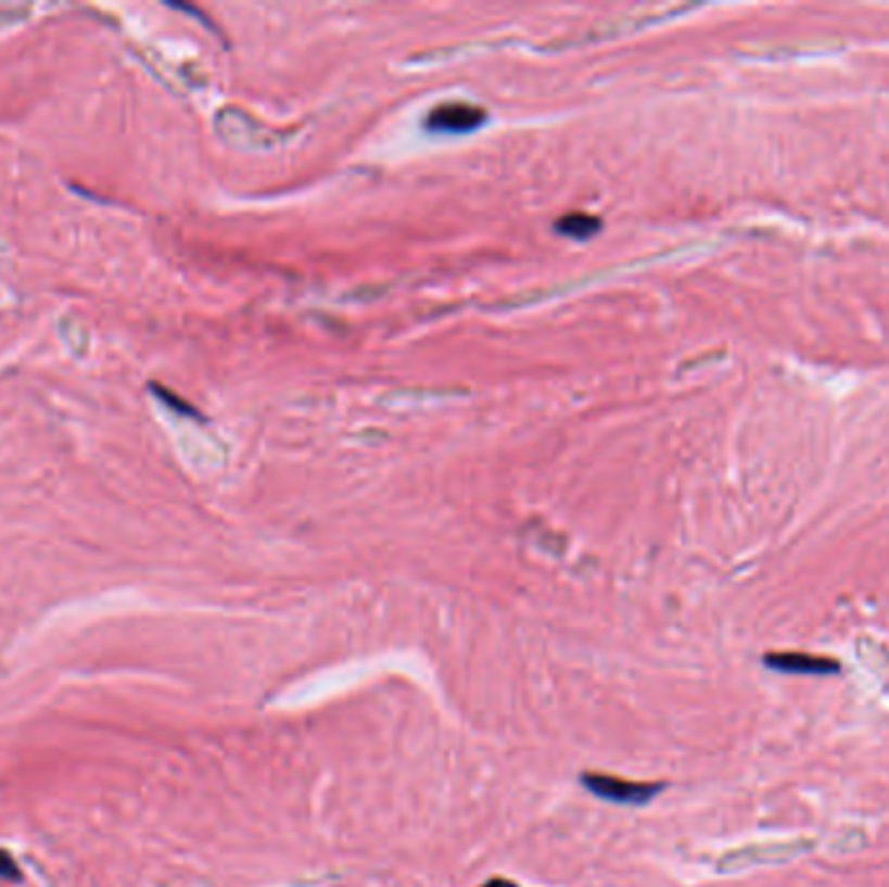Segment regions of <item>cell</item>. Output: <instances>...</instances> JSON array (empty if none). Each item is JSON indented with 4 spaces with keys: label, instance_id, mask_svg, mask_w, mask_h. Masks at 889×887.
<instances>
[{
    "label": "cell",
    "instance_id": "obj_5",
    "mask_svg": "<svg viewBox=\"0 0 889 887\" xmlns=\"http://www.w3.org/2000/svg\"><path fill=\"white\" fill-rule=\"evenodd\" d=\"M0 879H22V872H18L13 857L3 849H0Z\"/></svg>",
    "mask_w": 889,
    "mask_h": 887
},
{
    "label": "cell",
    "instance_id": "obj_2",
    "mask_svg": "<svg viewBox=\"0 0 889 887\" xmlns=\"http://www.w3.org/2000/svg\"><path fill=\"white\" fill-rule=\"evenodd\" d=\"M486 113L477 104L466 102H447L437 104L430 115H427V128L437 130V134H466L482 126Z\"/></svg>",
    "mask_w": 889,
    "mask_h": 887
},
{
    "label": "cell",
    "instance_id": "obj_1",
    "mask_svg": "<svg viewBox=\"0 0 889 887\" xmlns=\"http://www.w3.org/2000/svg\"><path fill=\"white\" fill-rule=\"evenodd\" d=\"M585 786L590 788L596 797L614 801V804H648L656 794L663 791L661 784H640V781H624L617 775H601V773H585Z\"/></svg>",
    "mask_w": 889,
    "mask_h": 887
},
{
    "label": "cell",
    "instance_id": "obj_6",
    "mask_svg": "<svg viewBox=\"0 0 889 887\" xmlns=\"http://www.w3.org/2000/svg\"><path fill=\"white\" fill-rule=\"evenodd\" d=\"M484 887H516V883H507V879H492Z\"/></svg>",
    "mask_w": 889,
    "mask_h": 887
},
{
    "label": "cell",
    "instance_id": "obj_4",
    "mask_svg": "<svg viewBox=\"0 0 889 887\" xmlns=\"http://www.w3.org/2000/svg\"><path fill=\"white\" fill-rule=\"evenodd\" d=\"M598 227L601 225H598L596 216H588V214H568L557 221L559 232L570 235V238H575V240L590 238V235L598 232Z\"/></svg>",
    "mask_w": 889,
    "mask_h": 887
},
{
    "label": "cell",
    "instance_id": "obj_3",
    "mask_svg": "<svg viewBox=\"0 0 889 887\" xmlns=\"http://www.w3.org/2000/svg\"><path fill=\"white\" fill-rule=\"evenodd\" d=\"M765 663L775 672H786V674H814V676H827V674H838L840 663L835 659H827V656H814V654H767Z\"/></svg>",
    "mask_w": 889,
    "mask_h": 887
}]
</instances>
